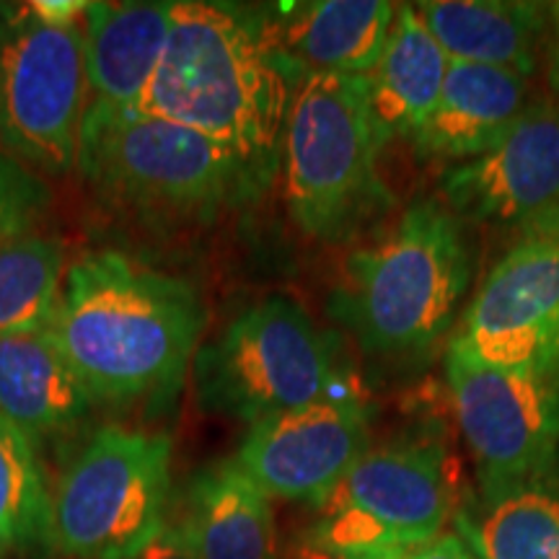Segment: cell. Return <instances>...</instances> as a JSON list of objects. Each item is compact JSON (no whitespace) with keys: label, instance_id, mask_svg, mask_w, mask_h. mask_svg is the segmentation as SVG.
Here are the masks:
<instances>
[{"label":"cell","instance_id":"52a82bcc","mask_svg":"<svg viewBox=\"0 0 559 559\" xmlns=\"http://www.w3.org/2000/svg\"><path fill=\"white\" fill-rule=\"evenodd\" d=\"M456 515L451 456L436 438L370 445L313 506L311 542L330 559H400Z\"/></svg>","mask_w":559,"mask_h":559},{"label":"cell","instance_id":"2e32d148","mask_svg":"<svg viewBox=\"0 0 559 559\" xmlns=\"http://www.w3.org/2000/svg\"><path fill=\"white\" fill-rule=\"evenodd\" d=\"M174 0L88 3L83 16L91 102L135 107L156 75L171 32Z\"/></svg>","mask_w":559,"mask_h":559},{"label":"cell","instance_id":"4316f807","mask_svg":"<svg viewBox=\"0 0 559 559\" xmlns=\"http://www.w3.org/2000/svg\"><path fill=\"white\" fill-rule=\"evenodd\" d=\"M544 60H547L549 88L559 99V3H547V37H544Z\"/></svg>","mask_w":559,"mask_h":559},{"label":"cell","instance_id":"7402d4cb","mask_svg":"<svg viewBox=\"0 0 559 559\" xmlns=\"http://www.w3.org/2000/svg\"><path fill=\"white\" fill-rule=\"evenodd\" d=\"M52 549V492L39 451L0 415V555Z\"/></svg>","mask_w":559,"mask_h":559},{"label":"cell","instance_id":"8992f818","mask_svg":"<svg viewBox=\"0 0 559 559\" xmlns=\"http://www.w3.org/2000/svg\"><path fill=\"white\" fill-rule=\"evenodd\" d=\"M332 340L304 306L267 296L247 306L192 362L202 412L254 425L280 412L353 394Z\"/></svg>","mask_w":559,"mask_h":559},{"label":"cell","instance_id":"d6986e66","mask_svg":"<svg viewBox=\"0 0 559 559\" xmlns=\"http://www.w3.org/2000/svg\"><path fill=\"white\" fill-rule=\"evenodd\" d=\"M453 521L479 559H559V459L531 477L479 487Z\"/></svg>","mask_w":559,"mask_h":559},{"label":"cell","instance_id":"9c48e42d","mask_svg":"<svg viewBox=\"0 0 559 559\" xmlns=\"http://www.w3.org/2000/svg\"><path fill=\"white\" fill-rule=\"evenodd\" d=\"M83 26H52L0 3V145L37 174H66L88 109Z\"/></svg>","mask_w":559,"mask_h":559},{"label":"cell","instance_id":"484cf974","mask_svg":"<svg viewBox=\"0 0 559 559\" xmlns=\"http://www.w3.org/2000/svg\"><path fill=\"white\" fill-rule=\"evenodd\" d=\"M400 559H479V555L459 534H440L438 539L407 551Z\"/></svg>","mask_w":559,"mask_h":559},{"label":"cell","instance_id":"3957f363","mask_svg":"<svg viewBox=\"0 0 559 559\" xmlns=\"http://www.w3.org/2000/svg\"><path fill=\"white\" fill-rule=\"evenodd\" d=\"M469 280L461 221L443 202L419 200L347 257L332 313L370 360L417 366L451 332Z\"/></svg>","mask_w":559,"mask_h":559},{"label":"cell","instance_id":"603a6c76","mask_svg":"<svg viewBox=\"0 0 559 559\" xmlns=\"http://www.w3.org/2000/svg\"><path fill=\"white\" fill-rule=\"evenodd\" d=\"M62 277L66 249L58 236L32 230L0 241V334L47 330Z\"/></svg>","mask_w":559,"mask_h":559},{"label":"cell","instance_id":"cb8c5ba5","mask_svg":"<svg viewBox=\"0 0 559 559\" xmlns=\"http://www.w3.org/2000/svg\"><path fill=\"white\" fill-rule=\"evenodd\" d=\"M50 205V185L0 151V241L37 230Z\"/></svg>","mask_w":559,"mask_h":559},{"label":"cell","instance_id":"5b68a950","mask_svg":"<svg viewBox=\"0 0 559 559\" xmlns=\"http://www.w3.org/2000/svg\"><path fill=\"white\" fill-rule=\"evenodd\" d=\"M379 145L366 79L309 73L300 81L283 135L285 202L300 234L347 243L386 213Z\"/></svg>","mask_w":559,"mask_h":559},{"label":"cell","instance_id":"5bb4252c","mask_svg":"<svg viewBox=\"0 0 559 559\" xmlns=\"http://www.w3.org/2000/svg\"><path fill=\"white\" fill-rule=\"evenodd\" d=\"M96 412L99 407L50 332L0 334V415L34 449L86 436Z\"/></svg>","mask_w":559,"mask_h":559},{"label":"cell","instance_id":"d4e9b609","mask_svg":"<svg viewBox=\"0 0 559 559\" xmlns=\"http://www.w3.org/2000/svg\"><path fill=\"white\" fill-rule=\"evenodd\" d=\"M132 559H198V555L192 551L190 542L185 539V534L174 523H166L156 539Z\"/></svg>","mask_w":559,"mask_h":559},{"label":"cell","instance_id":"ffe728a7","mask_svg":"<svg viewBox=\"0 0 559 559\" xmlns=\"http://www.w3.org/2000/svg\"><path fill=\"white\" fill-rule=\"evenodd\" d=\"M415 11L449 60L534 75L547 37V5L519 0H423Z\"/></svg>","mask_w":559,"mask_h":559},{"label":"cell","instance_id":"9a60e30c","mask_svg":"<svg viewBox=\"0 0 559 559\" xmlns=\"http://www.w3.org/2000/svg\"><path fill=\"white\" fill-rule=\"evenodd\" d=\"M528 107V75L451 60L436 109L412 145L425 158L461 164L492 148Z\"/></svg>","mask_w":559,"mask_h":559},{"label":"cell","instance_id":"7c38bea8","mask_svg":"<svg viewBox=\"0 0 559 559\" xmlns=\"http://www.w3.org/2000/svg\"><path fill=\"white\" fill-rule=\"evenodd\" d=\"M440 194L477 226L531 230L559 218V102L531 104L492 148L445 169Z\"/></svg>","mask_w":559,"mask_h":559},{"label":"cell","instance_id":"ac0fdd59","mask_svg":"<svg viewBox=\"0 0 559 559\" xmlns=\"http://www.w3.org/2000/svg\"><path fill=\"white\" fill-rule=\"evenodd\" d=\"M174 526L198 559H277L272 500L234 459L194 474Z\"/></svg>","mask_w":559,"mask_h":559},{"label":"cell","instance_id":"8fae6325","mask_svg":"<svg viewBox=\"0 0 559 559\" xmlns=\"http://www.w3.org/2000/svg\"><path fill=\"white\" fill-rule=\"evenodd\" d=\"M451 342L492 366L559 373V218L502 254Z\"/></svg>","mask_w":559,"mask_h":559},{"label":"cell","instance_id":"4fadbf2b","mask_svg":"<svg viewBox=\"0 0 559 559\" xmlns=\"http://www.w3.org/2000/svg\"><path fill=\"white\" fill-rule=\"evenodd\" d=\"M370 449V412L330 396L249 425L234 461L267 498L313 508Z\"/></svg>","mask_w":559,"mask_h":559},{"label":"cell","instance_id":"44dd1931","mask_svg":"<svg viewBox=\"0 0 559 559\" xmlns=\"http://www.w3.org/2000/svg\"><path fill=\"white\" fill-rule=\"evenodd\" d=\"M449 55L430 37L415 5H396L386 47L366 75V102L379 143L423 130L443 88Z\"/></svg>","mask_w":559,"mask_h":559},{"label":"cell","instance_id":"e0dca14e","mask_svg":"<svg viewBox=\"0 0 559 559\" xmlns=\"http://www.w3.org/2000/svg\"><path fill=\"white\" fill-rule=\"evenodd\" d=\"M396 5L386 0H313L270 13L272 37L309 73L366 79L386 47Z\"/></svg>","mask_w":559,"mask_h":559},{"label":"cell","instance_id":"6da1fadb","mask_svg":"<svg viewBox=\"0 0 559 559\" xmlns=\"http://www.w3.org/2000/svg\"><path fill=\"white\" fill-rule=\"evenodd\" d=\"M205 324L190 280L99 249L66 270L47 332L96 407L153 415L179 400Z\"/></svg>","mask_w":559,"mask_h":559},{"label":"cell","instance_id":"ba28073f","mask_svg":"<svg viewBox=\"0 0 559 559\" xmlns=\"http://www.w3.org/2000/svg\"><path fill=\"white\" fill-rule=\"evenodd\" d=\"M166 432L96 428L52 495V549L70 559H132L166 526L171 495Z\"/></svg>","mask_w":559,"mask_h":559},{"label":"cell","instance_id":"277c9868","mask_svg":"<svg viewBox=\"0 0 559 559\" xmlns=\"http://www.w3.org/2000/svg\"><path fill=\"white\" fill-rule=\"evenodd\" d=\"M75 166L102 202L158 230L213 223L272 181L198 130L96 102L83 117Z\"/></svg>","mask_w":559,"mask_h":559},{"label":"cell","instance_id":"30bf717a","mask_svg":"<svg viewBox=\"0 0 559 559\" xmlns=\"http://www.w3.org/2000/svg\"><path fill=\"white\" fill-rule=\"evenodd\" d=\"M445 381L479 487L531 477L559 459V373L492 366L451 342Z\"/></svg>","mask_w":559,"mask_h":559},{"label":"cell","instance_id":"7a4b0ae2","mask_svg":"<svg viewBox=\"0 0 559 559\" xmlns=\"http://www.w3.org/2000/svg\"><path fill=\"white\" fill-rule=\"evenodd\" d=\"M304 79L272 37L270 9L174 0L164 58L132 109L218 140L272 179Z\"/></svg>","mask_w":559,"mask_h":559}]
</instances>
